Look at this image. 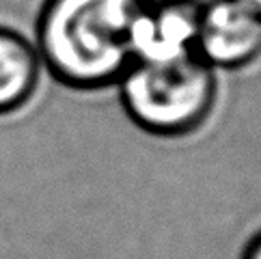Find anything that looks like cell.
I'll list each match as a JSON object with an SVG mask.
<instances>
[{"instance_id": "1", "label": "cell", "mask_w": 261, "mask_h": 259, "mask_svg": "<svg viewBox=\"0 0 261 259\" xmlns=\"http://www.w3.org/2000/svg\"><path fill=\"white\" fill-rule=\"evenodd\" d=\"M149 0H43L33 43L48 73L69 89L119 82L134 63L132 35Z\"/></svg>"}, {"instance_id": "2", "label": "cell", "mask_w": 261, "mask_h": 259, "mask_svg": "<svg viewBox=\"0 0 261 259\" xmlns=\"http://www.w3.org/2000/svg\"><path fill=\"white\" fill-rule=\"evenodd\" d=\"M129 119L155 136H184L210 117L216 101V73L199 54L145 63L134 61L119 78Z\"/></svg>"}, {"instance_id": "3", "label": "cell", "mask_w": 261, "mask_h": 259, "mask_svg": "<svg viewBox=\"0 0 261 259\" xmlns=\"http://www.w3.org/2000/svg\"><path fill=\"white\" fill-rule=\"evenodd\" d=\"M197 54L220 69H242L261 57V15L240 0L201 5Z\"/></svg>"}, {"instance_id": "4", "label": "cell", "mask_w": 261, "mask_h": 259, "mask_svg": "<svg viewBox=\"0 0 261 259\" xmlns=\"http://www.w3.org/2000/svg\"><path fill=\"white\" fill-rule=\"evenodd\" d=\"M199 17L197 0H149L134 26V61L164 63L197 54Z\"/></svg>"}, {"instance_id": "5", "label": "cell", "mask_w": 261, "mask_h": 259, "mask_svg": "<svg viewBox=\"0 0 261 259\" xmlns=\"http://www.w3.org/2000/svg\"><path fill=\"white\" fill-rule=\"evenodd\" d=\"M41 69V59L29 37L0 26V117L22 110L35 97Z\"/></svg>"}, {"instance_id": "6", "label": "cell", "mask_w": 261, "mask_h": 259, "mask_svg": "<svg viewBox=\"0 0 261 259\" xmlns=\"http://www.w3.org/2000/svg\"><path fill=\"white\" fill-rule=\"evenodd\" d=\"M242 259H261V231L250 238V242L242 253Z\"/></svg>"}, {"instance_id": "7", "label": "cell", "mask_w": 261, "mask_h": 259, "mask_svg": "<svg viewBox=\"0 0 261 259\" xmlns=\"http://www.w3.org/2000/svg\"><path fill=\"white\" fill-rule=\"evenodd\" d=\"M242 5H246L248 9H253L255 13H259L261 15V0H240Z\"/></svg>"}]
</instances>
